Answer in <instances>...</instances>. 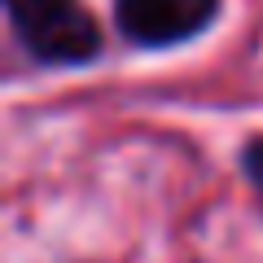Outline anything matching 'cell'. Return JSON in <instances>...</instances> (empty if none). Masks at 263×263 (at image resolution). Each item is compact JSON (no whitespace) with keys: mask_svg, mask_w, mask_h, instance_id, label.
<instances>
[{"mask_svg":"<svg viewBox=\"0 0 263 263\" xmlns=\"http://www.w3.org/2000/svg\"><path fill=\"white\" fill-rule=\"evenodd\" d=\"M219 0H114V31L132 48H180L211 31Z\"/></svg>","mask_w":263,"mask_h":263,"instance_id":"6da1fadb","label":"cell"},{"mask_svg":"<svg viewBox=\"0 0 263 263\" xmlns=\"http://www.w3.org/2000/svg\"><path fill=\"white\" fill-rule=\"evenodd\" d=\"M13 40L27 48V57H35L40 66H88L101 57L105 35L101 22L84 9V5H62L48 9L40 18L13 22Z\"/></svg>","mask_w":263,"mask_h":263,"instance_id":"7a4b0ae2","label":"cell"},{"mask_svg":"<svg viewBox=\"0 0 263 263\" xmlns=\"http://www.w3.org/2000/svg\"><path fill=\"white\" fill-rule=\"evenodd\" d=\"M241 176H246L250 193L259 197V206H263V136H250L241 145Z\"/></svg>","mask_w":263,"mask_h":263,"instance_id":"3957f363","label":"cell"},{"mask_svg":"<svg viewBox=\"0 0 263 263\" xmlns=\"http://www.w3.org/2000/svg\"><path fill=\"white\" fill-rule=\"evenodd\" d=\"M62 5H75V0H5V13H9V27H13V22L40 18V13L62 9Z\"/></svg>","mask_w":263,"mask_h":263,"instance_id":"277c9868","label":"cell"}]
</instances>
